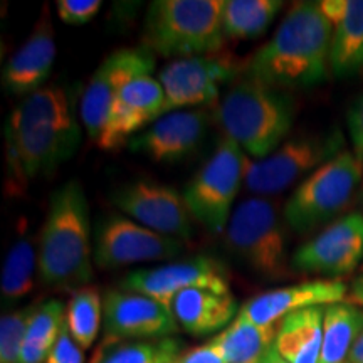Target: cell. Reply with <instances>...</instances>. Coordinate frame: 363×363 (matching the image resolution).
<instances>
[{
	"label": "cell",
	"mask_w": 363,
	"mask_h": 363,
	"mask_svg": "<svg viewBox=\"0 0 363 363\" xmlns=\"http://www.w3.org/2000/svg\"><path fill=\"white\" fill-rule=\"evenodd\" d=\"M224 0H155L143 22V45L165 59H187L222 51Z\"/></svg>",
	"instance_id": "cell-4"
},
{
	"label": "cell",
	"mask_w": 363,
	"mask_h": 363,
	"mask_svg": "<svg viewBox=\"0 0 363 363\" xmlns=\"http://www.w3.org/2000/svg\"><path fill=\"white\" fill-rule=\"evenodd\" d=\"M283 6L279 0H224L222 30L225 39L261 38Z\"/></svg>",
	"instance_id": "cell-27"
},
{
	"label": "cell",
	"mask_w": 363,
	"mask_h": 363,
	"mask_svg": "<svg viewBox=\"0 0 363 363\" xmlns=\"http://www.w3.org/2000/svg\"><path fill=\"white\" fill-rule=\"evenodd\" d=\"M363 185V160L355 153H340L303 180L284 206V222L299 234L343 214Z\"/></svg>",
	"instance_id": "cell-6"
},
{
	"label": "cell",
	"mask_w": 363,
	"mask_h": 363,
	"mask_svg": "<svg viewBox=\"0 0 363 363\" xmlns=\"http://www.w3.org/2000/svg\"><path fill=\"white\" fill-rule=\"evenodd\" d=\"M239 66L230 54L175 59L158 72L167 98V113L199 110L219 99L220 88L230 83Z\"/></svg>",
	"instance_id": "cell-11"
},
{
	"label": "cell",
	"mask_w": 363,
	"mask_h": 363,
	"mask_svg": "<svg viewBox=\"0 0 363 363\" xmlns=\"http://www.w3.org/2000/svg\"><path fill=\"white\" fill-rule=\"evenodd\" d=\"M216 118L224 136L254 160H262L286 142L296 106L288 91L244 76L222 98Z\"/></svg>",
	"instance_id": "cell-3"
},
{
	"label": "cell",
	"mask_w": 363,
	"mask_h": 363,
	"mask_svg": "<svg viewBox=\"0 0 363 363\" xmlns=\"http://www.w3.org/2000/svg\"><path fill=\"white\" fill-rule=\"evenodd\" d=\"M104 345L101 343L99 345V347L96 348V352H94V355L91 357V360H89V363H101V358H103V353H104Z\"/></svg>",
	"instance_id": "cell-41"
},
{
	"label": "cell",
	"mask_w": 363,
	"mask_h": 363,
	"mask_svg": "<svg viewBox=\"0 0 363 363\" xmlns=\"http://www.w3.org/2000/svg\"><path fill=\"white\" fill-rule=\"evenodd\" d=\"M363 259V216L358 212L340 217L316 238L299 246L291 264L303 272L340 276L350 274Z\"/></svg>",
	"instance_id": "cell-16"
},
{
	"label": "cell",
	"mask_w": 363,
	"mask_h": 363,
	"mask_svg": "<svg viewBox=\"0 0 363 363\" xmlns=\"http://www.w3.org/2000/svg\"><path fill=\"white\" fill-rule=\"evenodd\" d=\"M38 310V305H29L11 311L0 320V363H19L27 328Z\"/></svg>",
	"instance_id": "cell-32"
},
{
	"label": "cell",
	"mask_w": 363,
	"mask_h": 363,
	"mask_svg": "<svg viewBox=\"0 0 363 363\" xmlns=\"http://www.w3.org/2000/svg\"><path fill=\"white\" fill-rule=\"evenodd\" d=\"M45 363H84V350L71 337L66 323Z\"/></svg>",
	"instance_id": "cell-34"
},
{
	"label": "cell",
	"mask_w": 363,
	"mask_h": 363,
	"mask_svg": "<svg viewBox=\"0 0 363 363\" xmlns=\"http://www.w3.org/2000/svg\"><path fill=\"white\" fill-rule=\"evenodd\" d=\"M57 16L67 26H84L96 17L101 9L99 0H57Z\"/></svg>",
	"instance_id": "cell-33"
},
{
	"label": "cell",
	"mask_w": 363,
	"mask_h": 363,
	"mask_svg": "<svg viewBox=\"0 0 363 363\" xmlns=\"http://www.w3.org/2000/svg\"><path fill=\"white\" fill-rule=\"evenodd\" d=\"M180 353L182 342L172 337L125 342L104 348L101 363H174Z\"/></svg>",
	"instance_id": "cell-31"
},
{
	"label": "cell",
	"mask_w": 363,
	"mask_h": 363,
	"mask_svg": "<svg viewBox=\"0 0 363 363\" xmlns=\"http://www.w3.org/2000/svg\"><path fill=\"white\" fill-rule=\"evenodd\" d=\"M348 133L353 145V153L363 160V94L352 104L347 116Z\"/></svg>",
	"instance_id": "cell-35"
},
{
	"label": "cell",
	"mask_w": 363,
	"mask_h": 363,
	"mask_svg": "<svg viewBox=\"0 0 363 363\" xmlns=\"http://www.w3.org/2000/svg\"><path fill=\"white\" fill-rule=\"evenodd\" d=\"M330 72L338 79L363 72V0H350L347 16L333 26Z\"/></svg>",
	"instance_id": "cell-25"
},
{
	"label": "cell",
	"mask_w": 363,
	"mask_h": 363,
	"mask_svg": "<svg viewBox=\"0 0 363 363\" xmlns=\"http://www.w3.org/2000/svg\"><path fill=\"white\" fill-rule=\"evenodd\" d=\"M276 333V326L256 325L239 313L233 323L208 342L222 353L227 363H262L274 345Z\"/></svg>",
	"instance_id": "cell-24"
},
{
	"label": "cell",
	"mask_w": 363,
	"mask_h": 363,
	"mask_svg": "<svg viewBox=\"0 0 363 363\" xmlns=\"http://www.w3.org/2000/svg\"><path fill=\"white\" fill-rule=\"evenodd\" d=\"M326 306L294 311L278 323L274 348L288 363H320Z\"/></svg>",
	"instance_id": "cell-22"
},
{
	"label": "cell",
	"mask_w": 363,
	"mask_h": 363,
	"mask_svg": "<svg viewBox=\"0 0 363 363\" xmlns=\"http://www.w3.org/2000/svg\"><path fill=\"white\" fill-rule=\"evenodd\" d=\"M93 235V259L99 269L169 261L184 252L182 240L158 234L123 216L104 217L94 227Z\"/></svg>",
	"instance_id": "cell-10"
},
{
	"label": "cell",
	"mask_w": 363,
	"mask_h": 363,
	"mask_svg": "<svg viewBox=\"0 0 363 363\" xmlns=\"http://www.w3.org/2000/svg\"><path fill=\"white\" fill-rule=\"evenodd\" d=\"M208 289L229 294V272L220 261L211 256H197L172 264L131 271L121 281V289L143 294L172 311L175 298L187 289Z\"/></svg>",
	"instance_id": "cell-12"
},
{
	"label": "cell",
	"mask_w": 363,
	"mask_h": 363,
	"mask_svg": "<svg viewBox=\"0 0 363 363\" xmlns=\"http://www.w3.org/2000/svg\"><path fill=\"white\" fill-rule=\"evenodd\" d=\"M348 363H363V333L353 345L350 355H348Z\"/></svg>",
	"instance_id": "cell-39"
},
{
	"label": "cell",
	"mask_w": 363,
	"mask_h": 363,
	"mask_svg": "<svg viewBox=\"0 0 363 363\" xmlns=\"http://www.w3.org/2000/svg\"><path fill=\"white\" fill-rule=\"evenodd\" d=\"M262 363H288V362H286L284 358L281 357L278 352H276L274 345H272L271 350L266 353V357H264V360H262Z\"/></svg>",
	"instance_id": "cell-40"
},
{
	"label": "cell",
	"mask_w": 363,
	"mask_h": 363,
	"mask_svg": "<svg viewBox=\"0 0 363 363\" xmlns=\"http://www.w3.org/2000/svg\"><path fill=\"white\" fill-rule=\"evenodd\" d=\"M6 126L13 131L35 126L78 130L79 123L76 120L74 104L69 93L59 86H49L29 94L24 101L17 104Z\"/></svg>",
	"instance_id": "cell-23"
},
{
	"label": "cell",
	"mask_w": 363,
	"mask_h": 363,
	"mask_svg": "<svg viewBox=\"0 0 363 363\" xmlns=\"http://www.w3.org/2000/svg\"><path fill=\"white\" fill-rule=\"evenodd\" d=\"M48 7L43 9L33 33L16 54L9 59L2 72V86L13 96H29L51 76L56 61V35Z\"/></svg>",
	"instance_id": "cell-19"
},
{
	"label": "cell",
	"mask_w": 363,
	"mask_h": 363,
	"mask_svg": "<svg viewBox=\"0 0 363 363\" xmlns=\"http://www.w3.org/2000/svg\"><path fill=\"white\" fill-rule=\"evenodd\" d=\"M39 269L38 247L30 235H21L9 249L0 278V294L4 306L13 305L34 288L35 271Z\"/></svg>",
	"instance_id": "cell-28"
},
{
	"label": "cell",
	"mask_w": 363,
	"mask_h": 363,
	"mask_svg": "<svg viewBox=\"0 0 363 363\" xmlns=\"http://www.w3.org/2000/svg\"><path fill=\"white\" fill-rule=\"evenodd\" d=\"M207 128L208 113L203 108L172 111L131 138L128 148L152 162L179 163L202 147Z\"/></svg>",
	"instance_id": "cell-18"
},
{
	"label": "cell",
	"mask_w": 363,
	"mask_h": 363,
	"mask_svg": "<svg viewBox=\"0 0 363 363\" xmlns=\"http://www.w3.org/2000/svg\"><path fill=\"white\" fill-rule=\"evenodd\" d=\"M103 345L130 340L169 338L179 330L174 311L155 299L131 291H108L103 298Z\"/></svg>",
	"instance_id": "cell-15"
},
{
	"label": "cell",
	"mask_w": 363,
	"mask_h": 363,
	"mask_svg": "<svg viewBox=\"0 0 363 363\" xmlns=\"http://www.w3.org/2000/svg\"><path fill=\"white\" fill-rule=\"evenodd\" d=\"M249 158L230 138L217 143L211 158L199 169L182 197L190 216L208 233H224L233 216V206L240 185L246 184Z\"/></svg>",
	"instance_id": "cell-7"
},
{
	"label": "cell",
	"mask_w": 363,
	"mask_h": 363,
	"mask_svg": "<svg viewBox=\"0 0 363 363\" xmlns=\"http://www.w3.org/2000/svg\"><path fill=\"white\" fill-rule=\"evenodd\" d=\"M347 284L338 279H318L272 289L249 299L240 315L261 326H276L284 316L313 306H330L347 299Z\"/></svg>",
	"instance_id": "cell-20"
},
{
	"label": "cell",
	"mask_w": 363,
	"mask_h": 363,
	"mask_svg": "<svg viewBox=\"0 0 363 363\" xmlns=\"http://www.w3.org/2000/svg\"><path fill=\"white\" fill-rule=\"evenodd\" d=\"M348 301L353 303V305H355V303L357 305H363V276L353 281Z\"/></svg>",
	"instance_id": "cell-38"
},
{
	"label": "cell",
	"mask_w": 363,
	"mask_h": 363,
	"mask_svg": "<svg viewBox=\"0 0 363 363\" xmlns=\"http://www.w3.org/2000/svg\"><path fill=\"white\" fill-rule=\"evenodd\" d=\"M360 195H362V197H360V202H362V208H363V189H362V192H360Z\"/></svg>",
	"instance_id": "cell-42"
},
{
	"label": "cell",
	"mask_w": 363,
	"mask_h": 363,
	"mask_svg": "<svg viewBox=\"0 0 363 363\" xmlns=\"http://www.w3.org/2000/svg\"><path fill=\"white\" fill-rule=\"evenodd\" d=\"M174 311L177 323L192 337H206L224 328L238 311L233 294H219L208 289H187L175 298Z\"/></svg>",
	"instance_id": "cell-21"
},
{
	"label": "cell",
	"mask_w": 363,
	"mask_h": 363,
	"mask_svg": "<svg viewBox=\"0 0 363 363\" xmlns=\"http://www.w3.org/2000/svg\"><path fill=\"white\" fill-rule=\"evenodd\" d=\"M225 246L261 278L274 281L291 274L284 222L269 199L251 197L235 207L225 227Z\"/></svg>",
	"instance_id": "cell-5"
},
{
	"label": "cell",
	"mask_w": 363,
	"mask_h": 363,
	"mask_svg": "<svg viewBox=\"0 0 363 363\" xmlns=\"http://www.w3.org/2000/svg\"><path fill=\"white\" fill-rule=\"evenodd\" d=\"M103 320V299L96 288H81L72 294L66 308V326L83 350L96 342Z\"/></svg>",
	"instance_id": "cell-30"
},
{
	"label": "cell",
	"mask_w": 363,
	"mask_h": 363,
	"mask_svg": "<svg viewBox=\"0 0 363 363\" xmlns=\"http://www.w3.org/2000/svg\"><path fill=\"white\" fill-rule=\"evenodd\" d=\"M111 201L123 214L143 227L187 242L192 235V216L182 194L152 180H135L116 189Z\"/></svg>",
	"instance_id": "cell-14"
},
{
	"label": "cell",
	"mask_w": 363,
	"mask_h": 363,
	"mask_svg": "<svg viewBox=\"0 0 363 363\" xmlns=\"http://www.w3.org/2000/svg\"><path fill=\"white\" fill-rule=\"evenodd\" d=\"M81 143V128L66 130L35 126L13 131L6 126V160L9 175L17 185L48 177L74 155Z\"/></svg>",
	"instance_id": "cell-13"
},
{
	"label": "cell",
	"mask_w": 363,
	"mask_h": 363,
	"mask_svg": "<svg viewBox=\"0 0 363 363\" xmlns=\"http://www.w3.org/2000/svg\"><path fill=\"white\" fill-rule=\"evenodd\" d=\"M174 363H227L222 353L211 342L182 352Z\"/></svg>",
	"instance_id": "cell-36"
},
{
	"label": "cell",
	"mask_w": 363,
	"mask_h": 363,
	"mask_svg": "<svg viewBox=\"0 0 363 363\" xmlns=\"http://www.w3.org/2000/svg\"><path fill=\"white\" fill-rule=\"evenodd\" d=\"M333 27L318 2H296L276 34L249 59L246 78L278 89L311 88L330 72Z\"/></svg>",
	"instance_id": "cell-1"
},
{
	"label": "cell",
	"mask_w": 363,
	"mask_h": 363,
	"mask_svg": "<svg viewBox=\"0 0 363 363\" xmlns=\"http://www.w3.org/2000/svg\"><path fill=\"white\" fill-rule=\"evenodd\" d=\"M340 128L301 133L286 140L262 160H249L246 189L259 197H272L303 182L326 162L345 152Z\"/></svg>",
	"instance_id": "cell-8"
},
{
	"label": "cell",
	"mask_w": 363,
	"mask_h": 363,
	"mask_svg": "<svg viewBox=\"0 0 363 363\" xmlns=\"http://www.w3.org/2000/svg\"><path fill=\"white\" fill-rule=\"evenodd\" d=\"M318 4H320V11L323 12L326 21L330 22L331 27H333L337 26L345 16H347L350 0H323V2H318Z\"/></svg>",
	"instance_id": "cell-37"
},
{
	"label": "cell",
	"mask_w": 363,
	"mask_h": 363,
	"mask_svg": "<svg viewBox=\"0 0 363 363\" xmlns=\"http://www.w3.org/2000/svg\"><path fill=\"white\" fill-rule=\"evenodd\" d=\"M363 333V310L350 301L325 308L320 363H347L353 345Z\"/></svg>",
	"instance_id": "cell-26"
},
{
	"label": "cell",
	"mask_w": 363,
	"mask_h": 363,
	"mask_svg": "<svg viewBox=\"0 0 363 363\" xmlns=\"http://www.w3.org/2000/svg\"><path fill=\"white\" fill-rule=\"evenodd\" d=\"M38 261L44 286L78 288L94 276L89 203L78 180L54 190L40 230Z\"/></svg>",
	"instance_id": "cell-2"
},
{
	"label": "cell",
	"mask_w": 363,
	"mask_h": 363,
	"mask_svg": "<svg viewBox=\"0 0 363 363\" xmlns=\"http://www.w3.org/2000/svg\"><path fill=\"white\" fill-rule=\"evenodd\" d=\"M66 323L65 305L57 299L38 305L21 350L19 363H45Z\"/></svg>",
	"instance_id": "cell-29"
},
{
	"label": "cell",
	"mask_w": 363,
	"mask_h": 363,
	"mask_svg": "<svg viewBox=\"0 0 363 363\" xmlns=\"http://www.w3.org/2000/svg\"><path fill=\"white\" fill-rule=\"evenodd\" d=\"M347 363H348V362H347Z\"/></svg>",
	"instance_id": "cell-43"
},
{
	"label": "cell",
	"mask_w": 363,
	"mask_h": 363,
	"mask_svg": "<svg viewBox=\"0 0 363 363\" xmlns=\"http://www.w3.org/2000/svg\"><path fill=\"white\" fill-rule=\"evenodd\" d=\"M167 115V98L160 81L153 76H138L121 89L96 147L116 152Z\"/></svg>",
	"instance_id": "cell-17"
},
{
	"label": "cell",
	"mask_w": 363,
	"mask_h": 363,
	"mask_svg": "<svg viewBox=\"0 0 363 363\" xmlns=\"http://www.w3.org/2000/svg\"><path fill=\"white\" fill-rule=\"evenodd\" d=\"M153 69L155 54L145 45L118 49L104 57L86 84L79 104L81 121L91 142L98 143L121 89L138 76L152 74Z\"/></svg>",
	"instance_id": "cell-9"
}]
</instances>
